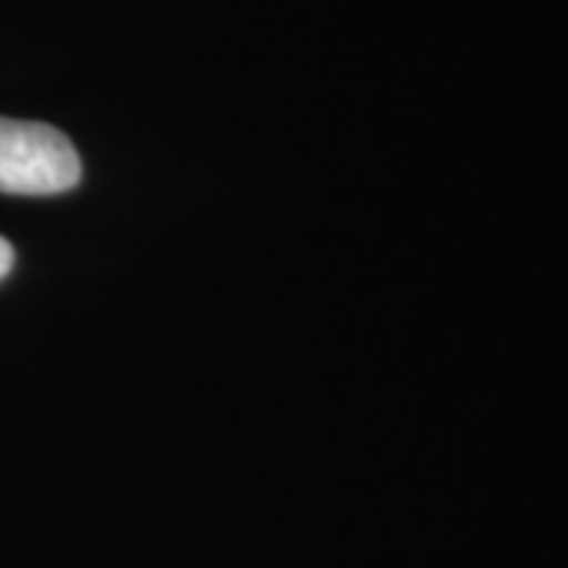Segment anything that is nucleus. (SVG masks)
<instances>
[{
	"instance_id": "nucleus-2",
	"label": "nucleus",
	"mask_w": 568,
	"mask_h": 568,
	"mask_svg": "<svg viewBox=\"0 0 568 568\" xmlns=\"http://www.w3.org/2000/svg\"><path fill=\"white\" fill-rule=\"evenodd\" d=\"M10 268H13V246H10V241L0 237V278H7Z\"/></svg>"
},
{
	"instance_id": "nucleus-1",
	"label": "nucleus",
	"mask_w": 568,
	"mask_h": 568,
	"mask_svg": "<svg viewBox=\"0 0 568 568\" xmlns=\"http://www.w3.org/2000/svg\"><path fill=\"white\" fill-rule=\"evenodd\" d=\"M80 178V155L61 130L0 118V193L54 196L73 190Z\"/></svg>"
}]
</instances>
